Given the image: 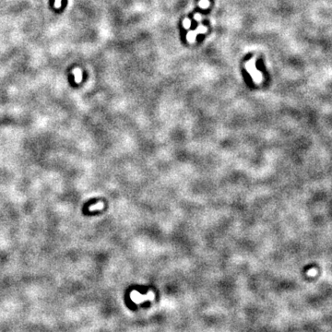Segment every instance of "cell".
<instances>
[{"mask_svg": "<svg viewBox=\"0 0 332 332\" xmlns=\"http://www.w3.org/2000/svg\"><path fill=\"white\" fill-rule=\"evenodd\" d=\"M183 24H184V27H185V28H189V26H190V20H185Z\"/></svg>", "mask_w": 332, "mask_h": 332, "instance_id": "5b68a950", "label": "cell"}, {"mask_svg": "<svg viewBox=\"0 0 332 332\" xmlns=\"http://www.w3.org/2000/svg\"><path fill=\"white\" fill-rule=\"evenodd\" d=\"M199 6L202 8H207L209 6V3L208 0H201V1L199 2Z\"/></svg>", "mask_w": 332, "mask_h": 332, "instance_id": "277c9868", "label": "cell"}, {"mask_svg": "<svg viewBox=\"0 0 332 332\" xmlns=\"http://www.w3.org/2000/svg\"><path fill=\"white\" fill-rule=\"evenodd\" d=\"M74 76H75V80H76V82L77 83H80L82 80V73H81V70L80 69H75L74 71Z\"/></svg>", "mask_w": 332, "mask_h": 332, "instance_id": "7a4b0ae2", "label": "cell"}, {"mask_svg": "<svg viewBox=\"0 0 332 332\" xmlns=\"http://www.w3.org/2000/svg\"><path fill=\"white\" fill-rule=\"evenodd\" d=\"M103 208H104V204L103 203H99V204H97V205H94V206L90 207V210L92 211V210H95V209H101Z\"/></svg>", "mask_w": 332, "mask_h": 332, "instance_id": "3957f363", "label": "cell"}, {"mask_svg": "<svg viewBox=\"0 0 332 332\" xmlns=\"http://www.w3.org/2000/svg\"><path fill=\"white\" fill-rule=\"evenodd\" d=\"M207 31V28L203 27V26H198L197 31H189L188 34H187V40H188L190 42H195V38H196V35L198 34V33H203V32H206Z\"/></svg>", "mask_w": 332, "mask_h": 332, "instance_id": "6da1fadb", "label": "cell"}, {"mask_svg": "<svg viewBox=\"0 0 332 332\" xmlns=\"http://www.w3.org/2000/svg\"><path fill=\"white\" fill-rule=\"evenodd\" d=\"M55 7H56V8L61 7V0H55Z\"/></svg>", "mask_w": 332, "mask_h": 332, "instance_id": "8992f818", "label": "cell"}]
</instances>
